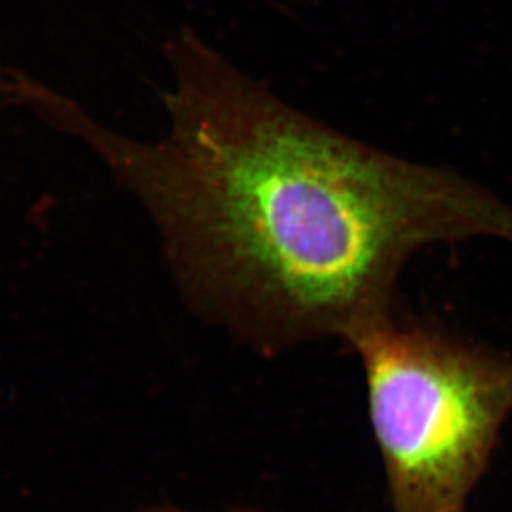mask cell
<instances>
[{
  "label": "cell",
  "mask_w": 512,
  "mask_h": 512,
  "mask_svg": "<svg viewBox=\"0 0 512 512\" xmlns=\"http://www.w3.org/2000/svg\"><path fill=\"white\" fill-rule=\"evenodd\" d=\"M137 512H192L187 509L178 508V506H168V504H162V506H152V508L142 509ZM222 512H275L270 509L252 508V506H237V508H228Z\"/></svg>",
  "instance_id": "3"
},
{
  "label": "cell",
  "mask_w": 512,
  "mask_h": 512,
  "mask_svg": "<svg viewBox=\"0 0 512 512\" xmlns=\"http://www.w3.org/2000/svg\"><path fill=\"white\" fill-rule=\"evenodd\" d=\"M5 89V70L0 67V97L4 94Z\"/></svg>",
  "instance_id": "4"
},
{
  "label": "cell",
  "mask_w": 512,
  "mask_h": 512,
  "mask_svg": "<svg viewBox=\"0 0 512 512\" xmlns=\"http://www.w3.org/2000/svg\"><path fill=\"white\" fill-rule=\"evenodd\" d=\"M167 57L175 85L158 142L117 135L34 79L24 105L87 143L147 208L190 308L261 353L350 340L398 305L419 248L512 242V208L468 178L316 122L193 32Z\"/></svg>",
  "instance_id": "1"
},
{
  "label": "cell",
  "mask_w": 512,
  "mask_h": 512,
  "mask_svg": "<svg viewBox=\"0 0 512 512\" xmlns=\"http://www.w3.org/2000/svg\"><path fill=\"white\" fill-rule=\"evenodd\" d=\"M346 343L365 370L389 512H469L512 413V363L398 305Z\"/></svg>",
  "instance_id": "2"
}]
</instances>
